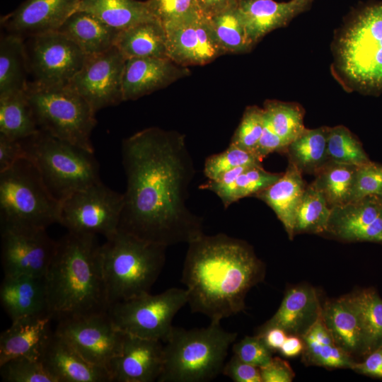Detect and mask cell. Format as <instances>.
<instances>
[{
	"instance_id": "obj_15",
	"label": "cell",
	"mask_w": 382,
	"mask_h": 382,
	"mask_svg": "<svg viewBox=\"0 0 382 382\" xmlns=\"http://www.w3.org/2000/svg\"><path fill=\"white\" fill-rule=\"evenodd\" d=\"M125 58L115 47L87 55L79 72L68 84L97 111L123 101L122 76Z\"/></svg>"
},
{
	"instance_id": "obj_44",
	"label": "cell",
	"mask_w": 382,
	"mask_h": 382,
	"mask_svg": "<svg viewBox=\"0 0 382 382\" xmlns=\"http://www.w3.org/2000/svg\"><path fill=\"white\" fill-rule=\"evenodd\" d=\"M263 125V108L255 105L247 107L230 144L254 154L262 133Z\"/></svg>"
},
{
	"instance_id": "obj_55",
	"label": "cell",
	"mask_w": 382,
	"mask_h": 382,
	"mask_svg": "<svg viewBox=\"0 0 382 382\" xmlns=\"http://www.w3.org/2000/svg\"><path fill=\"white\" fill-rule=\"evenodd\" d=\"M303 342L300 336L288 335L279 351L286 357H294L302 353Z\"/></svg>"
},
{
	"instance_id": "obj_34",
	"label": "cell",
	"mask_w": 382,
	"mask_h": 382,
	"mask_svg": "<svg viewBox=\"0 0 382 382\" xmlns=\"http://www.w3.org/2000/svg\"><path fill=\"white\" fill-rule=\"evenodd\" d=\"M38 130L25 90L0 96V134L21 140Z\"/></svg>"
},
{
	"instance_id": "obj_36",
	"label": "cell",
	"mask_w": 382,
	"mask_h": 382,
	"mask_svg": "<svg viewBox=\"0 0 382 382\" xmlns=\"http://www.w3.org/2000/svg\"><path fill=\"white\" fill-rule=\"evenodd\" d=\"M348 296L359 316L363 354H369L382 345V299L371 289Z\"/></svg>"
},
{
	"instance_id": "obj_42",
	"label": "cell",
	"mask_w": 382,
	"mask_h": 382,
	"mask_svg": "<svg viewBox=\"0 0 382 382\" xmlns=\"http://www.w3.org/2000/svg\"><path fill=\"white\" fill-rule=\"evenodd\" d=\"M261 165L262 161L253 153L229 144L224 151L206 158L203 171L208 180H215L236 168Z\"/></svg>"
},
{
	"instance_id": "obj_4",
	"label": "cell",
	"mask_w": 382,
	"mask_h": 382,
	"mask_svg": "<svg viewBox=\"0 0 382 382\" xmlns=\"http://www.w3.org/2000/svg\"><path fill=\"white\" fill-rule=\"evenodd\" d=\"M236 332L224 330L220 323L205 328L185 329L173 326L163 342L164 359L158 382H206L214 379L225 364Z\"/></svg>"
},
{
	"instance_id": "obj_29",
	"label": "cell",
	"mask_w": 382,
	"mask_h": 382,
	"mask_svg": "<svg viewBox=\"0 0 382 382\" xmlns=\"http://www.w3.org/2000/svg\"><path fill=\"white\" fill-rule=\"evenodd\" d=\"M115 46L125 59L135 57L168 58L165 28L156 19L120 30Z\"/></svg>"
},
{
	"instance_id": "obj_24",
	"label": "cell",
	"mask_w": 382,
	"mask_h": 382,
	"mask_svg": "<svg viewBox=\"0 0 382 382\" xmlns=\"http://www.w3.org/2000/svg\"><path fill=\"white\" fill-rule=\"evenodd\" d=\"M322 306L316 290L299 285L286 290L276 313L262 325L257 334L279 328L288 335L301 336L320 316Z\"/></svg>"
},
{
	"instance_id": "obj_12",
	"label": "cell",
	"mask_w": 382,
	"mask_h": 382,
	"mask_svg": "<svg viewBox=\"0 0 382 382\" xmlns=\"http://www.w3.org/2000/svg\"><path fill=\"white\" fill-rule=\"evenodd\" d=\"M25 45L33 81L45 86L68 85L87 57L73 41L58 31L30 36Z\"/></svg>"
},
{
	"instance_id": "obj_11",
	"label": "cell",
	"mask_w": 382,
	"mask_h": 382,
	"mask_svg": "<svg viewBox=\"0 0 382 382\" xmlns=\"http://www.w3.org/2000/svg\"><path fill=\"white\" fill-rule=\"evenodd\" d=\"M123 202V193L100 181L61 202L59 224L70 232L100 234L108 238L118 231Z\"/></svg>"
},
{
	"instance_id": "obj_22",
	"label": "cell",
	"mask_w": 382,
	"mask_h": 382,
	"mask_svg": "<svg viewBox=\"0 0 382 382\" xmlns=\"http://www.w3.org/2000/svg\"><path fill=\"white\" fill-rule=\"evenodd\" d=\"M313 0H238L237 10L254 45L268 33L285 26L297 15L305 11Z\"/></svg>"
},
{
	"instance_id": "obj_30",
	"label": "cell",
	"mask_w": 382,
	"mask_h": 382,
	"mask_svg": "<svg viewBox=\"0 0 382 382\" xmlns=\"http://www.w3.org/2000/svg\"><path fill=\"white\" fill-rule=\"evenodd\" d=\"M77 10L88 12L120 30L156 19L146 1L80 0Z\"/></svg>"
},
{
	"instance_id": "obj_23",
	"label": "cell",
	"mask_w": 382,
	"mask_h": 382,
	"mask_svg": "<svg viewBox=\"0 0 382 382\" xmlns=\"http://www.w3.org/2000/svg\"><path fill=\"white\" fill-rule=\"evenodd\" d=\"M0 302L12 322L49 314L45 276H4Z\"/></svg>"
},
{
	"instance_id": "obj_56",
	"label": "cell",
	"mask_w": 382,
	"mask_h": 382,
	"mask_svg": "<svg viewBox=\"0 0 382 382\" xmlns=\"http://www.w3.org/2000/svg\"><path fill=\"white\" fill-rule=\"evenodd\" d=\"M379 197H380L381 198V199H382V196H379Z\"/></svg>"
},
{
	"instance_id": "obj_1",
	"label": "cell",
	"mask_w": 382,
	"mask_h": 382,
	"mask_svg": "<svg viewBox=\"0 0 382 382\" xmlns=\"http://www.w3.org/2000/svg\"><path fill=\"white\" fill-rule=\"evenodd\" d=\"M126 190L118 231L168 247L204 234L187 205L195 175L185 135L151 127L122 142Z\"/></svg>"
},
{
	"instance_id": "obj_43",
	"label": "cell",
	"mask_w": 382,
	"mask_h": 382,
	"mask_svg": "<svg viewBox=\"0 0 382 382\" xmlns=\"http://www.w3.org/2000/svg\"><path fill=\"white\" fill-rule=\"evenodd\" d=\"M0 375L4 382H57L40 360L18 357L0 365Z\"/></svg>"
},
{
	"instance_id": "obj_8",
	"label": "cell",
	"mask_w": 382,
	"mask_h": 382,
	"mask_svg": "<svg viewBox=\"0 0 382 382\" xmlns=\"http://www.w3.org/2000/svg\"><path fill=\"white\" fill-rule=\"evenodd\" d=\"M60 210L61 202L28 158L0 173V226L46 229L59 224Z\"/></svg>"
},
{
	"instance_id": "obj_21",
	"label": "cell",
	"mask_w": 382,
	"mask_h": 382,
	"mask_svg": "<svg viewBox=\"0 0 382 382\" xmlns=\"http://www.w3.org/2000/svg\"><path fill=\"white\" fill-rule=\"evenodd\" d=\"M40 360L57 382H112L106 368L86 360L55 331Z\"/></svg>"
},
{
	"instance_id": "obj_52",
	"label": "cell",
	"mask_w": 382,
	"mask_h": 382,
	"mask_svg": "<svg viewBox=\"0 0 382 382\" xmlns=\"http://www.w3.org/2000/svg\"><path fill=\"white\" fill-rule=\"evenodd\" d=\"M354 371L374 377L382 378V345L369 353L362 362H355Z\"/></svg>"
},
{
	"instance_id": "obj_17",
	"label": "cell",
	"mask_w": 382,
	"mask_h": 382,
	"mask_svg": "<svg viewBox=\"0 0 382 382\" xmlns=\"http://www.w3.org/2000/svg\"><path fill=\"white\" fill-rule=\"evenodd\" d=\"M163 359L161 341L125 333L121 351L110 361L107 369L112 382L157 381Z\"/></svg>"
},
{
	"instance_id": "obj_51",
	"label": "cell",
	"mask_w": 382,
	"mask_h": 382,
	"mask_svg": "<svg viewBox=\"0 0 382 382\" xmlns=\"http://www.w3.org/2000/svg\"><path fill=\"white\" fill-rule=\"evenodd\" d=\"M262 382H291L294 372L289 363L279 357H273L265 366L260 368Z\"/></svg>"
},
{
	"instance_id": "obj_37",
	"label": "cell",
	"mask_w": 382,
	"mask_h": 382,
	"mask_svg": "<svg viewBox=\"0 0 382 382\" xmlns=\"http://www.w3.org/2000/svg\"><path fill=\"white\" fill-rule=\"evenodd\" d=\"M332 208L312 183L306 186L296 210L294 234L327 233Z\"/></svg>"
},
{
	"instance_id": "obj_46",
	"label": "cell",
	"mask_w": 382,
	"mask_h": 382,
	"mask_svg": "<svg viewBox=\"0 0 382 382\" xmlns=\"http://www.w3.org/2000/svg\"><path fill=\"white\" fill-rule=\"evenodd\" d=\"M232 350L241 361L259 368L267 365L273 358L271 351L258 335L245 336L233 344Z\"/></svg>"
},
{
	"instance_id": "obj_33",
	"label": "cell",
	"mask_w": 382,
	"mask_h": 382,
	"mask_svg": "<svg viewBox=\"0 0 382 382\" xmlns=\"http://www.w3.org/2000/svg\"><path fill=\"white\" fill-rule=\"evenodd\" d=\"M329 127L306 129L286 147L289 162L301 173L316 174L328 161L327 139Z\"/></svg>"
},
{
	"instance_id": "obj_28",
	"label": "cell",
	"mask_w": 382,
	"mask_h": 382,
	"mask_svg": "<svg viewBox=\"0 0 382 382\" xmlns=\"http://www.w3.org/2000/svg\"><path fill=\"white\" fill-rule=\"evenodd\" d=\"M321 318L337 346L352 357L363 354V337L357 312L349 296L326 301Z\"/></svg>"
},
{
	"instance_id": "obj_14",
	"label": "cell",
	"mask_w": 382,
	"mask_h": 382,
	"mask_svg": "<svg viewBox=\"0 0 382 382\" xmlns=\"http://www.w3.org/2000/svg\"><path fill=\"white\" fill-rule=\"evenodd\" d=\"M54 331L86 360L106 369L120 352L125 336L108 311L58 321Z\"/></svg>"
},
{
	"instance_id": "obj_54",
	"label": "cell",
	"mask_w": 382,
	"mask_h": 382,
	"mask_svg": "<svg viewBox=\"0 0 382 382\" xmlns=\"http://www.w3.org/2000/svg\"><path fill=\"white\" fill-rule=\"evenodd\" d=\"M266 346L271 351L279 350L285 341L287 333L279 328H271L260 334Z\"/></svg>"
},
{
	"instance_id": "obj_32",
	"label": "cell",
	"mask_w": 382,
	"mask_h": 382,
	"mask_svg": "<svg viewBox=\"0 0 382 382\" xmlns=\"http://www.w3.org/2000/svg\"><path fill=\"white\" fill-rule=\"evenodd\" d=\"M282 174L267 171L262 165L253 166L246 168L227 185H216L207 180L199 187L214 192L226 209L241 199L255 196L275 183Z\"/></svg>"
},
{
	"instance_id": "obj_5",
	"label": "cell",
	"mask_w": 382,
	"mask_h": 382,
	"mask_svg": "<svg viewBox=\"0 0 382 382\" xmlns=\"http://www.w3.org/2000/svg\"><path fill=\"white\" fill-rule=\"evenodd\" d=\"M167 247L118 231L101 245L109 306L150 292L166 262Z\"/></svg>"
},
{
	"instance_id": "obj_31",
	"label": "cell",
	"mask_w": 382,
	"mask_h": 382,
	"mask_svg": "<svg viewBox=\"0 0 382 382\" xmlns=\"http://www.w3.org/2000/svg\"><path fill=\"white\" fill-rule=\"evenodd\" d=\"M29 74L23 37L8 33L0 40V96L25 90Z\"/></svg>"
},
{
	"instance_id": "obj_19",
	"label": "cell",
	"mask_w": 382,
	"mask_h": 382,
	"mask_svg": "<svg viewBox=\"0 0 382 382\" xmlns=\"http://www.w3.org/2000/svg\"><path fill=\"white\" fill-rule=\"evenodd\" d=\"M80 0H25L1 18L8 33L22 37L57 31L79 8Z\"/></svg>"
},
{
	"instance_id": "obj_50",
	"label": "cell",
	"mask_w": 382,
	"mask_h": 382,
	"mask_svg": "<svg viewBox=\"0 0 382 382\" xmlns=\"http://www.w3.org/2000/svg\"><path fill=\"white\" fill-rule=\"evenodd\" d=\"M22 158H27L22 141L0 134V173L6 170Z\"/></svg>"
},
{
	"instance_id": "obj_39",
	"label": "cell",
	"mask_w": 382,
	"mask_h": 382,
	"mask_svg": "<svg viewBox=\"0 0 382 382\" xmlns=\"http://www.w3.org/2000/svg\"><path fill=\"white\" fill-rule=\"evenodd\" d=\"M264 115L275 132L289 145L305 129L304 112L296 103L267 100Z\"/></svg>"
},
{
	"instance_id": "obj_40",
	"label": "cell",
	"mask_w": 382,
	"mask_h": 382,
	"mask_svg": "<svg viewBox=\"0 0 382 382\" xmlns=\"http://www.w3.org/2000/svg\"><path fill=\"white\" fill-rule=\"evenodd\" d=\"M326 151L328 160L339 163L358 166L370 161L359 141L342 125L329 127Z\"/></svg>"
},
{
	"instance_id": "obj_3",
	"label": "cell",
	"mask_w": 382,
	"mask_h": 382,
	"mask_svg": "<svg viewBox=\"0 0 382 382\" xmlns=\"http://www.w3.org/2000/svg\"><path fill=\"white\" fill-rule=\"evenodd\" d=\"M49 314L57 322L107 312L101 245L96 235L68 231L45 274Z\"/></svg>"
},
{
	"instance_id": "obj_10",
	"label": "cell",
	"mask_w": 382,
	"mask_h": 382,
	"mask_svg": "<svg viewBox=\"0 0 382 382\" xmlns=\"http://www.w3.org/2000/svg\"><path fill=\"white\" fill-rule=\"evenodd\" d=\"M186 304V289L174 287L112 303L108 313L120 331L164 342L173 328L174 317Z\"/></svg>"
},
{
	"instance_id": "obj_18",
	"label": "cell",
	"mask_w": 382,
	"mask_h": 382,
	"mask_svg": "<svg viewBox=\"0 0 382 382\" xmlns=\"http://www.w3.org/2000/svg\"><path fill=\"white\" fill-rule=\"evenodd\" d=\"M327 233L345 241L382 243V199L367 196L332 208Z\"/></svg>"
},
{
	"instance_id": "obj_45",
	"label": "cell",
	"mask_w": 382,
	"mask_h": 382,
	"mask_svg": "<svg viewBox=\"0 0 382 382\" xmlns=\"http://www.w3.org/2000/svg\"><path fill=\"white\" fill-rule=\"evenodd\" d=\"M367 196H382V165L371 161L357 168L352 200Z\"/></svg>"
},
{
	"instance_id": "obj_9",
	"label": "cell",
	"mask_w": 382,
	"mask_h": 382,
	"mask_svg": "<svg viewBox=\"0 0 382 382\" xmlns=\"http://www.w3.org/2000/svg\"><path fill=\"white\" fill-rule=\"evenodd\" d=\"M25 93L39 129L94 152L91 135L97 124L96 112L75 90L32 81Z\"/></svg>"
},
{
	"instance_id": "obj_41",
	"label": "cell",
	"mask_w": 382,
	"mask_h": 382,
	"mask_svg": "<svg viewBox=\"0 0 382 382\" xmlns=\"http://www.w3.org/2000/svg\"><path fill=\"white\" fill-rule=\"evenodd\" d=\"M301 337L303 342L302 354L305 364L325 368L352 369L356 361L351 355L336 344L321 343L306 333Z\"/></svg>"
},
{
	"instance_id": "obj_25",
	"label": "cell",
	"mask_w": 382,
	"mask_h": 382,
	"mask_svg": "<svg viewBox=\"0 0 382 382\" xmlns=\"http://www.w3.org/2000/svg\"><path fill=\"white\" fill-rule=\"evenodd\" d=\"M52 320L47 314L13 321L0 335V365L18 357L40 360L54 332Z\"/></svg>"
},
{
	"instance_id": "obj_27",
	"label": "cell",
	"mask_w": 382,
	"mask_h": 382,
	"mask_svg": "<svg viewBox=\"0 0 382 382\" xmlns=\"http://www.w3.org/2000/svg\"><path fill=\"white\" fill-rule=\"evenodd\" d=\"M57 31L73 41L86 55L98 54L114 47L120 32L80 10L73 13Z\"/></svg>"
},
{
	"instance_id": "obj_49",
	"label": "cell",
	"mask_w": 382,
	"mask_h": 382,
	"mask_svg": "<svg viewBox=\"0 0 382 382\" xmlns=\"http://www.w3.org/2000/svg\"><path fill=\"white\" fill-rule=\"evenodd\" d=\"M287 144L275 132L264 115V125L254 154L261 161L270 154L286 149Z\"/></svg>"
},
{
	"instance_id": "obj_6",
	"label": "cell",
	"mask_w": 382,
	"mask_h": 382,
	"mask_svg": "<svg viewBox=\"0 0 382 382\" xmlns=\"http://www.w3.org/2000/svg\"><path fill=\"white\" fill-rule=\"evenodd\" d=\"M21 141L27 158L35 165L51 194L60 202L71 194L101 181L94 152L40 129Z\"/></svg>"
},
{
	"instance_id": "obj_53",
	"label": "cell",
	"mask_w": 382,
	"mask_h": 382,
	"mask_svg": "<svg viewBox=\"0 0 382 382\" xmlns=\"http://www.w3.org/2000/svg\"><path fill=\"white\" fill-rule=\"evenodd\" d=\"M199 11L207 18L219 14L233 6L238 0H196Z\"/></svg>"
},
{
	"instance_id": "obj_47",
	"label": "cell",
	"mask_w": 382,
	"mask_h": 382,
	"mask_svg": "<svg viewBox=\"0 0 382 382\" xmlns=\"http://www.w3.org/2000/svg\"><path fill=\"white\" fill-rule=\"evenodd\" d=\"M154 18L163 25L199 11L196 0H146Z\"/></svg>"
},
{
	"instance_id": "obj_7",
	"label": "cell",
	"mask_w": 382,
	"mask_h": 382,
	"mask_svg": "<svg viewBox=\"0 0 382 382\" xmlns=\"http://www.w3.org/2000/svg\"><path fill=\"white\" fill-rule=\"evenodd\" d=\"M337 66L347 82L365 91L382 89V2L359 11L336 44Z\"/></svg>"
},
{
	"instance_id": "obj_20",
	"label": "cell",
	"mask_w": 382,
	"mask_h": 382,
	"mask_svg": "<svg viewBox=\"0 0 382 382\" xmlns=\"http://www.w3.org/2000/svg\"><path fill=\"white\" fill-rule=\"evenodd\" d=\"M190 70L169 58L135 57L125 60L123 101L137 100L190 74Z\"/></svg>"
},
{
	"instance_id": "obj_26",
	"label": "cell",
	"mask_w": 382,
	"mask_h": 382,
	"mask_svg": "<svg viewBox=\"0 0 382 382\" xmlns=\"http://www.w3.org/2000/svg\"><path fill=\"white\" fill-rule=\"evenodd\" d=\"M306 186L301 171L289 162L275 183L255 195L273 210L291 240L295 236L296 213Z\"/></svg>"
},
{
	"instance_id": "obj_38",
	"label": "cell",
	"mask_w": 382,
	"mask_h": 382,
	"mask_svg": "<svg viewBox=\"0 0 382 382\" xmlns=\"http://www.w3.org/2000/svg\"><path fill=\"white\" fill-rule=\"evenodd\" d=\"M208 18L216 37L226 54L245 53L253 47V45L249 40L238 15L237 5Z\"/></svg>"
},
{
	"instance_id": "obj_48",
	"label": "cell",
	"mask_w": 382,
	"mask_h": 382,
	"mask_svg": "<svg viewBox=\"0 0 382 382\" xmlns=\"http://www.w3.org/2000/svg\"><path fill=\"white\" fill-rule=\"evenodd\" d=\"M222 374L235 382H262L260 368L241 361L234 354L225 363Z\"/></svg>"
},
{
	"instance_id": "obj_16",
	"label": "cell",
	"mask_w": 382,
	"mask_h": 382,
	"mask_svg": "<svg viewBox=\"0 0 382 382\" xmlns=\"http://www.w3.org/2000/svg\"><path fill=\"white\" fill-rule=\"evenodd\" d=\"M163 25L168 57L178 65H204L226 54L209 18L199 11Z\"/></svg>"
},
{
	"instance_id": "obj_13",
	"label": "cell",
	"mask_w": 382,
	"mask_h": 382,
	"mask_svg": "<svg viewBox=\"0 0 382 382\" xmlns=\"http://www.w3.org/2000/svg\"><path fill=\"white\" fill-rule=\"evenodd\" d=\"M4 276H45L54 257L57 241L46 229L0 226Z\"/></svg>"
},
{
	"instance_id": "obj_35",
	"label": "cell",
	"mask_w": 382,
	"mask_h": 382,
	"mask_svg": "<svg viewBox=\"0 0 382 382\" xmlns=\"http://www.w3.org/2000/svg\"><path fill=\"white\" fill-rule=\"evenodd\" d=\"M357 166L328 161L315 175L313 182L332 208L352 200Z\"/></svg>"
},
{
	"instance_id": "obj_2",
	"label": "cell",
	"mask_w": 382,
	"mask_h": 382,
	"mask_svg": "<svg viewBox=\"0 0 382 382\" xmlns=\"http://www.w3.org/2000/svg\"><path fill=\"white\" fill-rule=\"evenodd\" d=\"M187 245L181 282L191 311L215 323L243 311L248 292L265 275L253 247L223 233H204Z\"/></svg>"
}]
</instances>
